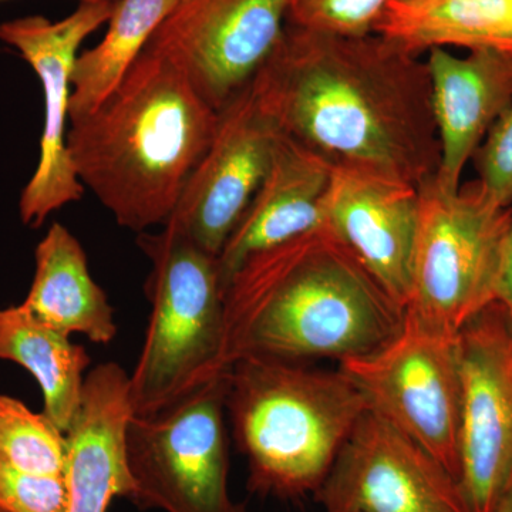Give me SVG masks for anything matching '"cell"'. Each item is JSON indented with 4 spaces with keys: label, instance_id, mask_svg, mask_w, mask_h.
Instances as JSON below:
<instances>
[{
    "label": "cell",
    "instance_id": "obj_1",
    "mask_svg": "<svg viewBox=\"0 0 512 512\" xmlns=\"http://www.w3.org/2000/svg\"><path fill=\"white\" fill-rule=\"evenodd\" d=\"M251 84L282 134L333 167L416 188L436 177L426 60L386 37L286 25Z\"/></svg>",
    "mask_w": 512,
    "mask_h": 512
},
{
    "label": "cell",
    "instance_id": "obj_2",
    "mask_svg": "<svg viewBox=\"0 0 512 512\" xmlns=\"http://www.w3.org/2000/svg\"><path fill=\"white\" fill-rule=\"evenodd\" d=\"M225 372L245 357L363 356L399 332L404 309L326 225L249 258L225 288Z\"/></svg>",
    "mask_w": 512,
    "mask_h": 512
},
{
    "label": "cell",
    "instance_id": "obj_3",
    "mask_svg": "<svg viewBox=\"0 0 512 512\" xmlns=\"http://www.w3.org/2000/svg\"><path fill=\"white\" fill-rule=\"evenodd\" d=\"M217 120L183 67L146 49L99 109L70 123L67 148L83 187L141 234L170 220Z\"/></svg>",
    "mask_w": 512,
    "mask_h": 512
},
{
    "label": "cell",
    "instance_id": "obj_4",
    "mask_svg": "<svg viewBox=\"0 0 512 512\" xmlns=\"http://www.w3.org/2000/svg\"><path fill=\"white\" fill-rule=\"evenodd\" d=\"M227 382L235 440L248 461L249 487L259 494H315L369 409L342 370L305 362L245 357Z\"/></svg>",
    "mask_w": 512,
    "mask_h": 512
},
{
    "label": "cell",
    "instance_id": "obj_5",
    "mask_svg": "<svg viewBox=\"0 0 512 512\" xmlns=\"http://www.w3.org/2000/svg\"><path fill=\"white\" fill-rule=\"evenodd\" d=\"M151 262L143 348L130 376L134 416H151L227 375L225 301L217 256L164 225L141 232Z\"/></svg>",
    "mask_w": 512,
    "mask_h": 512
},
{
    "label": "cell",
    "instance_id": "obj_6",
    "mask_svg": "<svg viewBox=\"0 0 512 512\" xmlns=\"http://www.w3.org/2000/svg\"><path fill=\"white\" fill-rule=\"evenodd\" d=\"M512 208L500 207L473 183L450 194L431 180L419 187L412 291L406 312L457 336L497 301Z\"/></svg>",
    "mask_w": 512,
    "mask_h": 512
},
{
    "label": "cell",
    "instance_id": "obj_7",
    "mask_svg": "<svg viewBox=\"0 0 512 512\" xmlns=\"http://www.w3.org/2000/svg\"><path fill=\"white\" fill-rule=\"evenodd\" d=\"M228 375V373H227ZM227 375L151 416H133L127 457L144 510L234 512L228 494Z\"/></svg>",
    "mask_w": 512,
    "mask_h": 512
},
{
    "label": "cell",
    "instance_id": "obj_8",
    "mask_svg": "<svg viewBox=\"0 0 512 512\" xmlns=\"http://www.w3.org/2000/svg\"><path fill=\"white\" fill-rule=\"evenodd\" d=\"M339 369L382 416L439 460L458 480L461 367L458 335L430 328L404 311L402 328Z\"/></svg>",
    "mask_w": 512,
    "mask_h": 512
},
{
    "label": "cell",
    "instance_id": "obj_9",
    "mask_svg": "<svg viewBox=\"0 0 512 512\" xmlns=\"http://www.w3.org/2000/svg\"><path fill=\"white\" fill-rule=\"evenodd\" d=\"M458 483L468 512H493L512 483V316L495 301L458 333Z\"/></svg>",
    "mask_w": 512,
    "mask_h": 512
},
{
    "label": "cell",
    "instance_id": "obj_10",
    "mask_svg": "<svg viewBox=\"0 0 512 512\" xmlns=\"http://www.w3.org/2000/svg\"><path fill=\"white\" fill-rule=\"evenodd\" d=\"M116 2L79 3L56 22L33 15L0 25V40L32 66L45 100L39 161L19 200L20 220L30 228H39L53 212L82 200L86 191L67 148L73 70L84 40L107 25Z\"/></svg>",
    "mask_w": 512,
    "mask_h": 512
},
{
    "label": "cell",
    "instance_id": "obj_11",
    "mask_svg": "<svg viewBox=\"0 0 512 512\" xmlns=\"http://www.w3.org/2000/svg\"><path fill=\"white\" fill-rule=\"evenodd\" d=\"M281 137L249 83L218 111L210 144L164 225L218 258L261 187Z\"/></svg>",
    "mask_w": 512,
    "mask_h": 512
},
{
    "label": "cell",
    "instance_id": "obj_12",
    "mask_svg": "<svg viewBox=\"0 0 512 512\" xmlns=\"http://www.w3.org/2000/svg\"><path fill=\"white\" fill-rule=\"evenodd\" d=\"M315 497L326 512H468L457 478L369 409Z\"/></svg>",
    "mask_w": 512,
    "mask_h": 512
},
{
    "label": "cell",
    "instance_id": "obj_13",
    "mask_svg": "<svg viewBox=\"0 0 512 512\" xmlns=\"http://www.w3.org/2000/svg\"><path fill=\"white\" fill-rule=\"evenodd\" d=\"M291 0H175L147 49L171 57L220 111L254 79L284 32Z\"/></svg>",
    "mask_w": 512,
    "mask_h": 512
},
{
    "label": "cell",
    "instance_id": "obj_14",
    "mask_svg": "<svg viewBox=\"0 0 512 512\" xmlns=\"http://www.w3.org/2000/svg\"><path fill=\"white\" fill-rule=\"evenodd\" d=\"M325 225L406 311L419 225V188L383 175L335 168Z\"/></svg>",
    "mask_w": 512,
    "mask_h": 512
},
{
    "label": "cell",
    "instance_id": "obj_15",
    "mask_svg": "<svg viewBox=\"0 0 512 512\" xmlns=\"http://www.w3.org/2000/svg\"><path fill=\"white\" fill-rule=\"evenodd\" d=\"M431 106L440 144L434 181L454 194L468 161L498 119L512 106V56L495 50L453 55L434 47L427 52Z\"/></svg>",
    "mask_w": 512,
    "mask_h": 512
},
{
    "label": "cell",
    "instance_id": "obj_16",
    "mask_svg": "<svg viewBox=\"0 0 512 512\" xmlns=\"http://www.w3.org/2000/svg\"><path fill=\"white\" fill-rule=\"evenodd\" d=\"M133 416L130 376L123 367L114 362L94 367L66 433L67 512H107L113 498H131L127 429Z\"/></svg>",
    "mask_w": 512,
    "mask_h": 512
},
{
    "label": "cell",
    "instance_id": "obj_17",
    "mask_svg": "<svg viewBox=\"0 0 512 512\" xmlns=\"http://www.w3.org/2000/svg\"><path fill=\"white\" fill-rule=\"evenodd\" d=\"M335 167L282 134L261 187L220 256L222 288L256 254L323 227Z\"/></svg>",
    "mask_w": 512,
    "mask_h": 512
},
{
    "label": "cell",
    "instance_id": "obj_18",
    "mask_svg": "<svg viewBox=\"0 0 512 512\" xmlns=\"http://www.w3.org/2000/svg\"><path fill=\"white\" fill-rule=\"evenodd\" d=\"M35 261L23 308L64 335L80 333L97 345H109L117 335L114 309L90 274L79 239L55 222L37 244Z\"/></svg>",
    "mask_w": 512,
    "mask_h": 512
},
{
    "label": "cell",
    "instance_id": "obj_19",
    "mask_svg": "<svg viewBox=\"0 0 512 512\" xmlns=\"http://www.w3.org/2000/svg\"><path fill=\"white\" fill-rule=\"evenodd\" d=\"M375 33L417 56L434 47L512 56V0H392Z\"/></svg>",
    "mask_w": 512,
    "mask_h": 512
},
{
    "label": "cell",
    "instance_id": "obj_20",
    "mask_svg": "<svg viewBox=\"0 0 512 512\" xmlns=\"http://www.w3.org/2000/svg\"><path fill=\"white\" fill-rule=\"evenodd\" d=\"M0 360L25 367L43 394V413L67 433L82 406L90 356L69 335L40 322L22 305L0 309Z\"/></svg>",
    "mask_w": 512,
    "mask_h": 512
},
{
    "label": "cell",
    "instance_id": "obj_21",
    "mask_svg": "<svg viewBox=\"0 0 512 512\" xmlns=\"http://www.w3.org/2000/svg\"><path fill=\"white\" fill-rule=\"evenodd\" d=\"M175 0H117L100 43L74 64L70 123L99 109L147 49Z\"/></svg>",
    "mask_w": 512,
    "mask_h": 512
},
{
    "label": "cell",
    "instance_id": "obj_22",
    "mask_svg": "<svg viewBox=\"0 0 512 512\" xmlns=\"http://www.w3.org/2000/svg\"><path fill=\"white\" fill-rule=\"evenodd\" d=\"M67 439L45 413L0 393V458L28 473L64 477Z\"/></svg>",
    "mask_w": 512,
    "mask_h": 512
},
{
    "label": "cell",
    "instance_id": "obj_23",
    "mask_svg": "<svg viewBox=\"0 0 512 512\" xmlns=\"http://www.w3.org/2000/svg\"><path fill=\"white\" fill-rule=\"evenodd\" d=\"M392 0H291L286 25L340 36L375 33Z\"/></svg>",
    "mask_w": 512,
    "mask_h": 512
},
{
    "label": "cell",
    "instance_id": "obj_24",
    "mask_svg": "<svg viewBox=\"0 0 512 512\" xmlns=\"http://www.w3.org/2000/svg\"><path fill=\"white\" fill-rule=\"evenodd\" d=\"M0 512H67L64 477L28 473L0 458Z\"/></svg>",
    "mask_w": 512,
    "mask_h": 512
},
{
    "label": "cell",
    "instance_id": "obj_25",
    "mask_svg": "<svg viewBox=\"0 0 512 512\" xmlns=\"http://www.w3.org/2000/svg\"><path fill=\"white\" fill-rule=\"evenodd\" d=\"M473 160L481 190L500 207L512 205V106L488 131Z\"/></svg>",
    "mask_w": 512,
    "mask_h": 512
},
{
    "label": "cell",
    "instance_id": "obj_26",
    "mask_svg": "<svg viewBox=\"0 0 512 512\" xmlns=\"http://www.w3.org/2000/svg\"><path fill=\"white\" fill-rule=\"evenodd\" d=\"M497 301L500 302L512 316V224L510 234H508L507 247H505L503 272H501Z\"/></svg>",
    "mask_w": 512,
    "mask_h": 512
},
{
    "label": "cell",
    "instance_id": "obj_27",
    "mask_svg": "<svg viewBox=\"0 0 512 512\" xmlns=\"http://www.w3.org/2000/svg\"><path fill=\"white\" fill-rule=\"evenodd\" d=\"M493 512H512V483Z\"/></svg>",
    "mask_w": 512,
    "mask_h": 512
},
{
    "label": "cell",
    "instance_id": "obj_28",
    "mask_svg": "<svg viewBox=\"0 0 512 512\" xmlns=\"http://www.w3.org/2000/svg\"><path fill=\"white\" fill-rule=\"evenodd\" d=\"M0 2H3V0H0ZM83 2H116V0H79V3Z\"/></svg>",
    "mask_w": 512,
    "mask_h": 512
},
{
    "label": "cell",
    "instance_id": "obj_29",
    "mask_svg": "<svg viewBox=\"0 0 512 512\" xmlns=\"http://www.w3.org/2000/svg\"><path fill=\"white\" fill-rule=\"evenodd\" d=\"M234 512H244V511H242V508L237 507V508H235Z\"/></svg>",
    "mask_w": 512,
    "mask_h": 512
}]
</instances>
